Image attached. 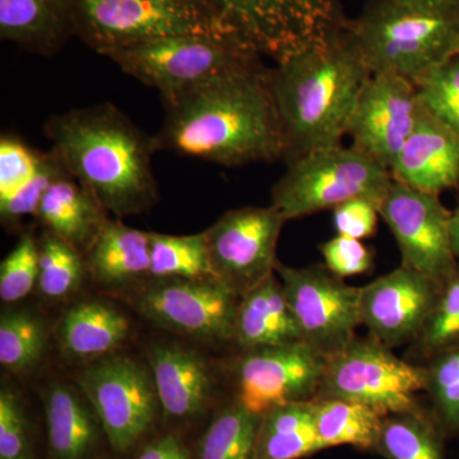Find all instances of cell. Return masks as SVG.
Returning a JSON list of instances; mask_svg holds the SVG:
<instances>
[{
	"label": "cell",
	"instance_id": "1",
	"mask_svg": "<svg viewBox=\"0 0 459 459\" xmlns=\"http://www.w3.org/2000/svg\"><path fill=\"white\" fill-rule=\"evenodd\" d=\"M165 120L153 135L156 152L195 157L222 166L283 159V138L262 65L162 99Z\"/></svg>",
	"mask_w": 459,
	"mask_h": 459
},
{
	"label": "cell",
	"instance_id": "2",
	"mask_svg": "<svg viewBox=\"0 0 459 459\" xmlns=\"http://www.w3.org/2000/svg\"><path fill=\"white\" fill-rule=\"evenodd\" d=\"M44 133L68 171L117 219L147 212L159 202L153 137L115 105L53 115Z\"/></svg>",
	"mask_w": 459,
	"mask_h": 459
},
{
	"label": "cell",
	"instance_id": "3",
	"mask_svg": "<svg viewBox=\"0 0 459 459\" xmlns=\"http://www.w3.org/2000/svg\"><path fill=\"white\" fill-rule=\"evenodd\" d=\"M371 75L342 29L323 47L270 68L286 164L313 151L342 144L353 108Z\"/></svg>",
	"mask_w": 459,
	"mask_h": 459
},
{
	"label": "cell",
	"instance_id": "4",
	"mask_svg": "<svg viewBox=\"0 0 459 459\" xmlns=\"http://www.w3.org/2000/svg\"><path fill=\"white\" fill-rule=\"evenodd\" d=\"M342 33L371 74L415 84L459 54V0H369Z\"/></svg>",
	"mask_w": 459,
	"mask_h": 459
},
{
	"label": "cell",
	"instance_id": "5",
	"mask_svg": "<svg viewBox=\"0 0 459 459\" xmlns=\"http://www.w3.org/2000/svg\"><path fill=\"white\" fill-rule=\"evenodd\" d=\"M71 4L75 38L104 56L170 36L238 40L204 0H71Z\"/></svg>",
	"mask_w": 459,
	"mask_h": 459
},
{
	"label": "cell",
	"instance_id": "6",
	"mask_svg": "<svg viewBox=\"0 0 459 459\" xmlns=\"http://www.w3.org/2000/svg\"><path fill=\"white\" fill-rule=\"evenodd\" d=\"M392 181L388 169L355 147L322 148L287 164L272 188L271 205L286 221L333 211L356 198L380 205Z\"/></svg>",
	"mask_w": 459,
	"mask_h": 459
},
{
	"label": "cell",
	"instance_id": "7",
	"mask_svg": "<svg viewBox=\"0 0 459 459\" xmlns=\"http://www.w3.org/2000/svg\"><path fill=\"white\" fill-rule=\"evenodd\" d=\"M120 69L170 98L226 75L262 66V57L234 39L181 35L108 54Z\"/></svg>",
	"mask_w": 459,
	"mask_h": 459
},
{
	"label": "cell",
	"instance_id": "8",
	"mask_svg": "<svg viewBox=\"0 0 459 459\" xmlns=\"http://www.w3.org/2000/svg\"><path fill=\"white\" fill-rule=\"evenodd\" d=\"M241 44L276 65L327 44L344 23L340 0H204Z\"/></svg>",
	"mask_w": 459,
	"mask_h": 459
},
{
	"label": "cell",
	"instance_id": "9",
	"mask_svg": "<svg viewBox=\"0 0 459 459\" xmlns=\"http://www.w3.org/2000/svg\"><path fill=\"white\" fill-rule=\"evenodd\" d=\"M425 389V365L398 358L376 338L356 337L327 358L316 398L358 402L385 416L421 409Z\"/></svg>",
	"mask_w": 459,
	"mask_h": 459
},
{
	"label": "cell",
	"instance_id": "10",
	"mask_svg": "<svg viewBox=\"0 0 459 459\" xmlns=\"http://www.w3.org/2000/svg\"><path fill=\"white\" fill-rule=\"evenodd\" d=\"M77 382L114 451L131 449L153 424L160 402L152 373L128 356L90 361Z\"/></svg>",
	"mask_w": 459,
	"mask_h": 459
},
{
	"label": "cell",
	"instance_id": "11",
	"mask_svg": "<svg viewBox=\"0 0 459 459\" xmlns=\"http://www.w3.org/2000/svg\"><path fill=\"white\" fill-rule=\"evenodd\" d=\"M276 274L304 342L329 358L358 337L361 287L347 285L325 264L295 268L277 262Z\"/></svg>",
	"mask_w": 459,
	"mask_h": 459
},
{
	"label": "cell",
	"instance_id": "12",
	"mask_svg": "<svg viewBox=\"0 0 459 459\" xmlns=\"http://www.w3.org/2000/svg\"><path fill=\"white\" fill-rule=\"evenodd\" d=\"M286 222L271 204L223 213L205 230L214 279L241 298L276 273L277 244Z\"/></svg>",
	"mask_w": 459,
	"mask_h": 459
},
{
	"label": "cell",
	"instance_id": "13",
	"mask_svg": "<svg viewBox=\"0 0 459 459\" xmlns=\"http://www.w3.org/2000/svg\"><path fill=\"white\" fill-rule=\"evenodd\" d=\"M135 296L138 312L157 327L204 341H234L240 298L214 277L148 280Z\"/></svg>",
	"mask_w": 459,
	"mask_h": 459
},
{
	"label": "cell",
	"instance_id": "14",
	"mask_svg": "<svg viewBox=\"0 0 459 459\" xmlns=\"http://www.w3.org/2000/svg\"><path fill=\"white\" fill-rule=\"evenodd\" d=\"M401 252L402 264L444 283L457 268L452 249L451 216L439 195L392 181L379 205Z\"/></svg>",
	"mask_w": 459,
	"mask_h": 459
},
{
	"label": "cell",
	"instance_id": "15",
	"mask_svg": "<svg viewBox=\"0 0 459 459\" xmlns=\"http://www.w3.org/2000/svg\"><path fill=\"white\" fill-rule=\"evenodd\" d=\"M325 362L327 358L304 341L246 350L234 365L235 401L259 416L280 404L312 401Z\"/></svg>",
	"mask_w": 459,
	"mask_h": 459
},
{
	"label": "cell",
	"instance_id": "16",
	"mask_svg": "<svg viewBox=\"0 0 459 459\" xmlns=\"http://www.w3.org/2000/svg\"><path fill=\"white\" fill-rule=\"evenodd\" d=\"M416 86L397 74H377L362 90L349 126L352 147L391 170L418 124Z\"/></svg>",
	"mask_w": 459,
	"mask_h": 459
},
{
	"label": "cell",
	"instance_id": "17",
	"mask_svg": "<svg viewBox=\"0 0 459 459\" xmlns=\"http://www.w3.org/2000/svg\"><path fill=\"white\" fill-rule=\"evenodd\" d=\"M443 283L401 265L360 289L361 325L389 349L413 343L433 312Z\"/></svg>",
	"mask_w": 459,
	"mask_h": 459
},
{
	"label": "cell",
	"instance_id": "18",
	"mask_svg": "<svg viewBox=\"0 0 459 459\" xmlns=\"http://www.w3.org/2000/svg\"><path fill=\"white\" fill-rule=\"evenodd\" d=\"M420 107L418 124L389 172L398 183L440 195L459 188V134Z\"/></svg>",
	"mask_w": 459,
	"mask_h": 459
},
{
	"label": "cell",
	"instance_id": "19",
	"mask_svg": "<svg viewBox=\"0 0 459 459\" xmlns=\"http://www.w3.org/2000/svg\"><path fill=\"white\" fill-rule=\"evenodd\" d=\"M150 361L160 407L168 418H192L204 410L213 379L204 356L179 344H160Z\"/></svg>",
	"mask_w": 459,
	"mask_h": 459
},
{
	"label": "cell",
	"instance_id": "20",
	"mask_svg": "<svg viewBox=\"0 0 459 459\" xmlns=\"http://www.w3.org/2000/svg\"><path fill=\"white\" fill-rule=\"evenodd\" d=\"M108 214L95 195L68 171L53 181L35 217L45 231L86 255L110 221Z\"/></svg>",
	"mask_w": 459,
	"mask_h": 459
},
{
	"label": "cell",
	"instance_id": "21",
	"mask_svg": "<svg viewBox=\"0 0 459 459\" xmlns=\"http://www.w3.org/2000/svg\"><path fill=\"white\" fill-rule=\"evenodd\" d=\"M71 0H0V38L53 56L74 38Z\"/></svg>",
	"mask_w": 459,
	"mask_h": 459
},
{
	"label": "cell",
	"instance_id": "22",
	"mask_svg": "<svg viewBox=\"0 0 459 459\" xmlns=\"http://www.w3.org/2000/svg\"><path fill=\"white\" fill-rule=\"evenodd\" d=\"M234 341L244 351L304 341L276 273L241 296Z\"/></svg>",
	"mask_w": 459,
	"mask_h": 459
},
{
	"label": "cell",
	"instance_id": "23",
	"mask_svg": "<svg viewBox=\"0 0 459 459\" xmlns=\"http://www.w3.org/2000/svg\"><path fill=\"white\" fill-rule=\"evenodd\" d=\"M84 258L92 279L107 287L150 280V232L110 220Z\"/></svg>",
	"mask_w": 459,
	"mask_h": 459
},
{
	"label": "cell",
	"instance_id": "24",
	"mask_svg": "<svg viewBox=\"0 0 459 459\" xmlns=\"http://www.w3.org/2000/svg\"><path fill=\"white\" fill-rule=\"evenodd\" d=\"M129 328V320L113 305L82 301L60 319L56 340L65 355L93 361L117 351L128 338Z\"/></svg>",
	"mask_w": 459,
	"mask_h": 459
},
{
	"label": "cell",
	"instance_id": "25",
	"mask_svg": "<svg viewBox=\"0 0 459 459\" xmlns=\"http://www.w3.org/2000/svg\"><path fill=\"white\" fill-rule=\"evenodd\" d=\"M48 439L56 459H82L98 437L100 421L82 391L56 385L44 397Z\"/></svg>",
	"mask_w": 459,
	"mask_h": 459
},
{
	"label": "cell",
	"instance_id": "26",
	"mask_svg": "<svg viewBox=\"0 0 459 459\" xmlns=\"http://www.w3.org/2000/svg\"><path fill=\"white\" fill-rule=\"evenodd\" d=\"M320 451L312 401L280 404L261 416L253 459H301Z\"/></svg>",
	"mask_w": 459,
	"mask_h": 459
},
{
	"label": "cell",
	"instance_id": "27",
	"mask_svg": "<svg viewBox=\"0 0 459 459\" xmlns=\"http://www.w3.org/2000/svg\"><path fill=\"white\" fill-rule=\"evenodd\" d=\"M443 429L424 407L385 415L374 452L386 459H444Z\"/></svg>",
	"mask_w": 459,
	"mask_h": 459
},
{
	"label": "cell",
	"instance_id": "28",
	"mask_svg": "<svg viewBox=\"0 0 459 459\" xmlns=\"http://www.w3.org/2000/svg\"><path fill=\"white\" fill-rule=\"evenodd\" d=\"M314 420L323 449L351 446L361 451L376 448L385 416L358 402L337 398L312 400Z\"/></svg>",
	"mask_w": 459,
	"mask_h": 459
},
{
	"label": "cell",
	"instance_id": "29",
	"mask_svg": "<svg viewBox=\"0 0 459 459\" xmlns=\"http://www.w3.org/2000/svg\"><path fill=\"white\" fill-rule=\"evenodd\" d=\"M150 280L213 277L205 231L179 237L150 232Z\"/></svg>",
	"mask_w": 459,
	"mask_h": 459
},
{
	"label": "cell",
	"instance_id": "30",
	"mask_svg": "<svg viewBox=\"0 0 459 459\" xmlns=\"http://www.w3.org/2000/svg\"><path fill=\"white\" fill-rule=\"evenodd\" d=\"M261 416L238 401L213 419L198 446V459H253Z\"/></svg>",
	"mask_w": 459,
	"mask_h": 459
},
{
	"label": "cell",
	"instance_id": "31",
	"mask_svg": "<svg viewBox=\"0 0 459 459\" xmlns=\"http://www.w3.org/2000/svg\"><path fill=\"white\" fill-rule=\"evenodd\" d=\"M47 325L31 310H12L0 318V364L11 373L31 370L44 355Z\"/></svg>",
	"mask_w": 459,
	"mask_h": 459
},
{
	"label": "cell",
	"instance_id": "32",
	"mask_svg": "<svg viewBox=\"0 0 459 459\" xmlns=\"http://www.w3.org/2000/svg\"><path fill=\"white\" fill-rule=\"evenodd\" d=\"M86 272V258L80 250L51 232L42 231L38 287L44 298L59 300L74 294L82 285Z\"/></svg>",
	"mask_w": 459,
	"mask_h": 459
},
{
	"label": "cell",
	"instance_id": "33",
	"mask_svg": "<svg viewBox=\"0 0 459 459\" xmlns=\"http://www.w3.org/2000/svg\"><path fill=\"white\" fill-rule=\"evenodd\" d=\"M459 344V263L452 276L443 283L433 312L411 351L428 362Z\"/></svg>",
	"mask_w": 459,
	"mask_h": 459
},
{
	"label": "cell",
	"instance_id": "34",
	"mask_svg": "<svg viewBox=\"0 0 459 459\" xmlns=\"http://www.w3.org/2000/svg\"><path fill=\"white\" fill-rule=\"evenodd\" d=\"M427 392L431 413L446 437L459 435V344L427 364Z\"/></svg>",
	"mask_w": 459,
	"mask_h": 459
},
{
	"label": "cell",
	"instance_id": "35",
	"mask_svg": "<svg viewBox=\"0 0 459 459\" xmlns=\"http://www.w3.org/2000/svg\"><path fill=\"white\" fill-rule=\"evenodd\" d=\"M420 104L459 134V54L415 83Z\"/></svg>",
	"mask_w": 459,
	"mask_h": 459
},
{
	"label": "cell",
	"instance_id": "36",
	"mask_svg": "<svg viewBox=\"0 0 459 459\" xmlns=\"http://www.w3.org/2000/svg\"><path fill=\"white\" fill-rule=\"evenodd\" d=\"M68 172L62 157L54 148L42 152L40 166L29 183L11 197L0 201V219L4 228L16 230L23 217L35 216L45 193L57 178Z\"/></svg>",
	"mask_w": 459,
	"mask_h": 459
},
{
	"label": "cell",
	"instance_id": "37",
	"mask_svg": "<svg viewBox=\"0 0 459 459\" xmlns=\"http://www.w3.org/2000/svg\"><path fill=\"white\" fill-rule=\"evenodd\" d=\"M39 279V238L25 231L0 264V299L13 304L27 298Z\"/></svg>",
	"mask_w": 459,
	"mask_h": 459
},
{
	"label": "cell",
	"instance_id": "38",
	"mask_svg": "<svg viewBox=\"0 0 459 459\" xmlns=\"http://www.w3.org/2000/svg\"><path fill=\"white\" fill-rule=\"evenodd\" d=\"M42 151L33 150L16 135L0 140V201L11 197L35 177Z\"/></svg>",
	"mask_w": 459,
	"mask_h": 459
},
{
	"label": "cell",
	"instance_id": "39",
	"mask_svg": "<svg viewBox=\"0 0 459 459\" xmlns=\"http://www.w3.org/2000/svg\"><path fill=\"white\" fill-rule=\"evenodd\" d=\"M0 459H33L25 411L8 386L0 391Z\"/></svg>",
	"mask_w": 459,
	"mask_h": 459
},
{
	"label": "cell",
	"instance_id": "40",
	"mask_svg": "<svg viewBox=\"0 0 459 459\" xmlns=\"http://www.w3.org/2000/svg\"><path fill=\"white\" fill-rule=\"evenodd\" d=\"M320 252L325 267L341 279L367 273L373 267V250L358 238L337 234L320 246Z\"/></svg>",
	"mask_w": 459,
	"mask_h": 459
},
{
	"label": "cell",
	"instance_id": "41",
	"mask_svg": "<svg viewBox=\"0 0 459 459\" xmlns=\"http://www.w3.org/2000/svg\"><path fill=\"white\" fill-rule=\"evenodd\" d=\"M379 217V204L356 198L334 208L333 225L338 235L365 240L377 234Z\"/></svg>",
	"mask_w": 459,
	"mask_h": 459
},
{
	"label": "cell",
	"instance_id": "42",
	"mask_svg": "<svg viewBox=\"0 0 459 459\" xmlns=\"http://www.w3.org/2000/svg\"><path fill=\"white\" fill-rule=\"evenodd\" d=\"M135 459H189L179 437L168 434L147 446Z\"/></svg>",
	"mask_w": 459,
	"mask_h": 459
},
{
	"label": "cell",
	"instance_id": "43",
	"mask_svg": "<svg viewBox=\"0 0 459 459\" xmlns=\"http://www.w3.org/2000/svg\"><path fill=\"white\" fill-rule=\"evenodd\" d=\"M451 240L452 249L459 263V204L451 216Z\"/></svg>",
	"mask_w": 459,
	"mask_h": 459
}]
</instances>
